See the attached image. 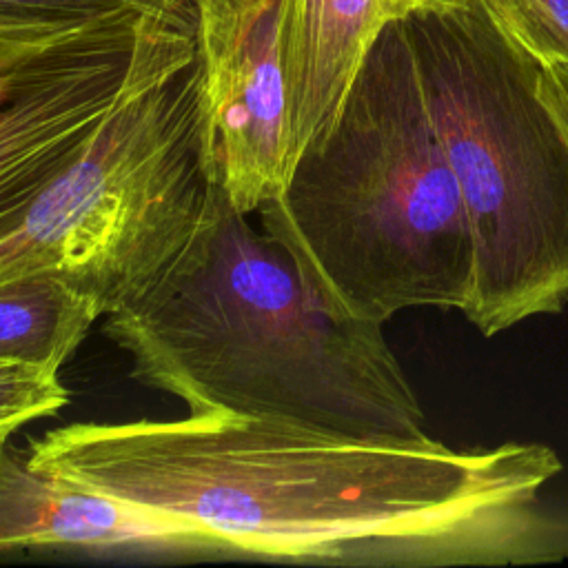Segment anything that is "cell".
<instances>
[{
	"mask_svg": "<svg viewBox=\"0 0 568 568\" xmlns=\"http://www.w3.org/2000/svg\"><path fill=\"white\" fill-rule=\"evenodd\" d=\"M36 468L193 528L213 552L348 566L550 559L541 444L453 450L271 419L78 422L29 446Z\"/></svg>",
	"mask_w": 568,
	"mask_h": 568,
	"instance_id": "6da1fadb",
	"label": "cell"
},
{
	"mask_svg": "<svg viewBox=\"0 0 568 568\" xmlns=\"http://www.w3.org/2000/svg\"><path fill=\"white\" fill-rule=\"evenodd\" d=\"M102 328L140 384L193 415L428 437L382 324L324 302L291 253L213 182L180 240Z\"/></svg>",
	"mask_w": 568,
	"mask_h": 568,
	"instance_id": "7a4b0ae2",
	"label": "cell"
},
{
	"mask_svg": "<svg viewBox=\"0 0 568 568\" xmlns=\"http://www.w3.org/2000/svg\"><path fill=\"white\" fill-rule=\"evenodd\" d=\"M257 213L344 315L384 324L410 306H468L473 231L402 16L379 31L333 124Z\"/></svg>",
	"mask_w": 568,
	"mask_h": 568,
	"instance_id": "3957f363",
	"label": "cell"
},
{
	"mask_svg": "<svg viewBox=\"0 0 568 568\" xmlns=\"http://www.w3.org/2000/svg\"><path fill=\"white\" fill-rule=\"evenodd\" d=\"M426 109L475 246L470 324L490 337L568 306V142L539 93L541 60L488 0L402 16Z\"/></svg>",
	"mask_w": 568,
	"mask_h": 568,
	"instance_id": "277c9868",
	"label": "cell"
},
{
	"mask_svg": "<svg viewBox=\"0 0 568 568\" xmlns=\"http://www.w3.org/2000/svg\"><path fill=\"white\" fill-rule=\"evenodd\" d=\"M193 29V2L162 13H115L16 64L0 87V215L69 164Z\"/></svg>",
	"mask_w": 568,
	"mask_h": 568,
	"instance_id": "5b68a950",
	"label": "cell"
},
{
	"mask_svg": "<svg viewBox=\"0 0 568 568\" xmlns=\"http://www.w3.org/2000/svg\"><path fill=\"white\" fill-rule=\"evenodd\" d=\"M200 162L242 213L277 197L295 166L284 0H193Z\"/></svg>",
	"mask_w": 568,
	"mask_h": 568,
	"instance_id": "8992f818",
	"label": "cell"
},
{
	"mask_svg": "<svg viewBox=\"0 0 568 568\" xmlns=\"http://www.w3.org/2000/svg\"><path fill=\"white\" fill-rule=\"evenodd\" d=\"M75 548L93 552H213L193 528L36 468L29 450L0 442V552Z\"/></svg>",
	"mask_w": 568,
	"mask_h": 568,
	"instance_id": "52a82bcc",
	"label": "cell"
},
{
	"mask_svg": "<svg viewBox=\"0 0 568 568\" xmlns=\"http://www.w3.org/2000/svg\"><path fill=\"white\" fill-rule=\"evenodd\" d=\"M419 0H284V71L295 162L335 120L379 31Z\"/></svg>",
	"mask_w": 568,
	"mask_h": 568,
	"instance_id": "ba28073f",
	"label": "cell"
},
{
	"mask_svg": "<svg viewBox=\"0 0 568 568\" xmlns=\"http://www.w3.org/2000/svg\"><path fill=\"white\" fill-rule=\"evenodd\" d=\"M104 313L91 291L58 271L0 282V359L60 371Z\"/></svg>",
	"mask_w": 568,
	"mask_h": 568,
	"instance_id": "9c48e42d",
	"label": "cell"
},
{
	"mask_svg": "<svg viewBox=\"0 0 568 568\" xmlns=\"http://www.w3.org/2000/svg\"><path fill=\"white\" fill-rule=\"evenodd\" d=\"M67 404L60 371L0 359V442L36 419L58 415Z\"/></svg>",
	"mask_w": 568,
	"mask_h": 568,
	"instance_id": "30bf717a",
	"label": "cell"
},
{
	"mask_svg": "<svg viewBox=\"0 0 568 568\" xmlns=\"http://www.w3.org/2000/svg\"><path fill=\"white\" fill-rule=\"evenodd\" d=\"M488 4L541 62H568V0H488Z\"/></svg>",
	"mask_w": 568,
	"mask_h": 568,
	"instance_id": "8fae6325",
	"label": "cell"
},
{
	"mask_svg": "<svg viewBox=\"0 0 568 568\" xmlns=\"http://www.w3.org/2000/svg\"><path fill=\"white\" fill-rule=\"evenodd\" d=\"M191 0H0V13L47 20H95L115 13H162Z\"/></svg>",
	"mask_w": 568,
	"mask_h": 568,
	"instance_id": "7c38bea8",
	"label": "cell"
},
{
	"mask_svg": "<svg viewBox=\"0 0 568 568\" xmlns=\"http://www.w3.org/2000/svg\"><path fill=\"white\" fill-rule=\"evenodd\" d=\"M89 22L93 20H47L0 13V60L27 58Z\"/></svg>",
	"mask_w": 568,
	"mask_h": 568,
	"instance_id": "4fadbf2b",
	"label": "cell"
},
{
	"mask_svg": "<svg viewBox=\"0 0 568 568\" xmlns=\"http://www.w3.org/2000/svg\"><path fill=\"white\" fill-rule=\"evenodd\" d=\"M539 93L568 142V62H541Z\"/></svg>",
	"mask_w": 568,
	"mask_h": 568,
	"instance_id": "5bb4252c",
	"label": "cell"
},
{
	"mask_svg": "<svg viewBox=\"0 0 568 568\" xmlns=\"http://www.w3.org/2000/svg\"><path fill=\"white\" fill-rule=\"evenodd\" d=\"M33 55V53H31ZM29 58V55H27ZM24 58H20V60H0V87H2V82H4V78H7V73L16 67V64H20Z\"/></svg>",
	"mask_w": 568,
	"mask_h": 568,
	"instance_id": "9a60e30c",
	"label": "cell"
},
{
	"mask_svg": "<svg viewBox=\"0 0 568 568\" xmlns=\"http://www.w3.org/2000/svg\"><path fill=\"white\" fill-rule=\"evenodd\" d=\"M419 2H448V0H419Z\"/></svg>",
	"mask_w": 568,
	"mask_h": 568,
	"instance_id": "2e32d148",
	"label": "cell"
}]
</instances>
